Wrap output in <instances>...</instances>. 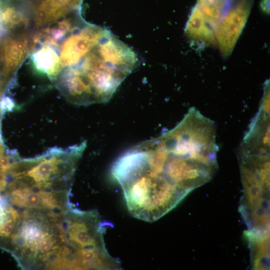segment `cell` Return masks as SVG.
Listing matches in <instances>:
<instances>
[{
  "label": "cell",
  "mask_w": 270,
  "mask_h": 270,
  "mask_svg": "<svg viewBox=\"0 0 270 270\" xmlns=\"http://www.w3.org/2000/svg\"><path fill=\"white\" fill-rule=\"evenodd\" d=\"M252 3L248 2L238 6L214 24L216 45L224 56L231 54L247 21Z\"/></svg>",
  "instance_id": "cell-3"
},
{
  "label": "cell",
  "mask_w": 270,
  "mask_h": 270,
  "mask_svg": "<svg viewBox=\"0 0 270 270\" xmlns=\"http://www.w3.org/2000/svg\"><path fill=\"white\" fill-rule=\"evenodd\" d=\"M8 32H6L4 30L3 28L0 20V38L7 34Z\"/></svg>",
  "instance_id": "cell-5"
},
{
  "label": "cell",
  "mask_w": 270,
  "mask_h": 270,
  "mask_svg": "<svg viewBox=\"0 0 270 270\" xmlns=\"http://www.w3.org/2000/svg\"><path fill=\"white\" fill-rule=\"evenodd\" d=\"M216 139L214 122L191 108L174 128L120 156L114 165L116 178L125 194L140 204L186 196L216 172Z\"/></svg>",
  "instance_id": "cell-1"
},
{
  "label": "cell",
  "mask_w": 270,
  "mask_h": 270,
  "mask_svg": "<svg viewBox=\"0 0 270 270\" xmlns=\"http://www.w3.org/2000/svg\"><path fill=\"white\" fill-rule=\"evenodd\" d=\"M185 34L192 40L204 46L216 44L212 23L195 6L186 24Z\"/></svg>",
  "instance_id": "cell-4"
},
{
  "label": "cell",
  "mask_w": 270,
  "mask_h": 270,
  "mask_svg": "<svg viewBox=\"0 0 270 270\" xmlns=\"http://www.w3.org/2000/svg\"><path fill=\"white\" fill-rule=\"evenodd\" d=\"M135 52L105 28L98 40L54 80L65 98L76 105L108 101L134 70Z\"/></svg>",
  "instance_id": "cell-2"
}]
</instances>
